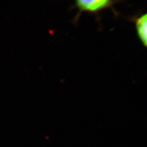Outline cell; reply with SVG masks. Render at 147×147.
<instances>
[{
	"mask_svg": "<svg viewBox=\"0 0 147 147\" xmlns=\"http://www.w3.org/2000/svg\"><path fill=\"white\" fill-rule=\"evenodd\" d=\"M137 34L142 45L147 48V13L134 19Z\"/></svg>",
	"mask_w": 147,
	"mask_h": 147,
	"instance_id": "7a4b0ae2",
	"label": "cell"
},
{
	"mask_svg": "<svg viewBox=\"0 0 147 147\" xmlns=\"http://www.w3.org/2000/svg\"><path fill=\"white\" fill-rule=\"evenodd\" d=\"M118 1H109V0H100V1H84L78 0L75 2L72 8L78 9V13L74 19L73 22L76 24L79 21V18L81 14L84 12L99 16V13L106 9L113 8V5Z\"/></svg>",
	"mask_w": 147,
	"mask_h": 147,
	"instance_id": "6da1fadb",
	"label": "cell"
}]
</instances>
